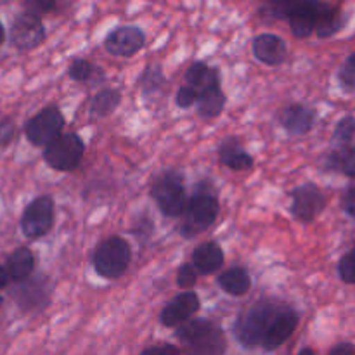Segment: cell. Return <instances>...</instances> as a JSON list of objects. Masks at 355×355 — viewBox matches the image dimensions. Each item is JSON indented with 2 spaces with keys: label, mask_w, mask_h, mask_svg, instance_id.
<instances>
[{
  "label": "cell",
  "mask_w": 355,
  "mask_h": 355,
  "mask_svg": "<svg viewBox=\"0 0 355 355\" xmlns=\"http://www.w3.org/2000/svg\"><path fill=\"white\" fill-rule=\"evenodd\" d=\"M151 198L158 205L165 217H180L187 203L186 186L182 173L177 170H166L155 179L151 186Z\"/></svg>",
  "instance_id": "277c9868"
},
{
  "label": "cell",
  "mask_w": 355,
  "mask_h": 355,
  "mask_svg": "<svg viewBox=\"0 0 355 355\" xmlns=\"http://www.w3.org/2000/svg\"><path fill=\"white\" fill-rule=\"evenodd\" d=\"M217 284L220 286L222 291L232 297H243L252 288V277H250L248 270L243 267H231V269L224 270L218 274Z\"/></svg>",
  "instance_id": "44dd1931"
},
{
  "label": "cell",
  "mask_w": 355,
  "mask_h": 355,
  "mask_svg": "<svg viewBox=\"0 0 355 355\" xmlns=\"http://www.w3.org/2000/svg\"><path fill=\"white\" fill-rule=\"evenodd\" d=\"M146 44V35L137 26H120L111 31L104 40V49L116 58H130Z\"/></svg>",
  "instance_id": "4fadbf2b"
},
{
  "label": "cell",
  "mask_w": 355,
  "mask_h": 355,
  "mask_svg": "<svg viewBox=\"0 0 355 355\" xmlns=\"http://www.w3.org/2000/svg\"><path fill=\"white\" fill-rule=\"evenodd\" d=\"M175 338L196 354L225 352V338L222 329L208 319H187L179 324Z\"/></svg>",
  "instance_id": "7a4b0ae2"
},
{
  "label": "cell",
  "mask_w": 355,
  "mask_h": 355,
  "mask_svg": "<svg viewBox=\"0 0 355 355\" xmlns=\"http://www.w3.org/2000/svg\"><path fill=\"white\" fill-rule=\"evenodd\" d=\"M279 305L281 304H276V302L263 300L253 305L246 312H243L234 326V335L238 342L243 347H248V349L262 345L263 335H266L267 328L270 326V321H272Z\"/></svg>",
  "instance_id": "3957f363"
},
{
  "label": "cell",
  "mask_w": 355,
  "mask_h": 355,
  "mask_svg": "<svg viewBox=\"0 0 355 355\" xmlns=\"http://www.w3.org/2000/svg\"><path fill=\"white\" fill-rule=\"evenodd\" d=\"M165 75H163L162 66H148L144 69V73L139 78V85H141V90L144 96H153V94H158L159 90L165 85Z\"/></svg>",
  "instance_id": "484cf974"
},
{
  "label": "cell",
  "mask_w": 355,
  "mask_h": 355,
  "mask_svg": "<svg viewBox=\"0 0 355 355\" xmlns=\"http://www.w3.org/2000/svg\"><path fill=\"white\" fill-rule=\"evenodd\" d=\"M253 55L267 66H277L284 62L288 55L286 42L274 33H262L253 38Z\"/></svg>",
  "instance_id": "2e32d148"
},
{
  "label": "cell",
  "mask_w": 355,
  "mask_h": 355,
  "mask_svg": "<svg viewBox=\"0 0 355 355\" xmlns=\"http://www.w3.org/2000/svg\"><path fill=\"white\" fill-rule=\"evenodd\" d=\"M196 99H198V90L194 89L193 85H189V83L180 87L179 92H177L175 96L177 106L182 107V110H187V107H191L193 104H196Z\"/></svg>",
  "instance_id": "d6a6232c"
},
{
  "label": "cell",
  "mask_w": 355,
  "mask_h": 355,
  "mask_svg": "<svg viewBox=\"0 0 355 355\" xmlns=\"http://www.w3.org/2000/svg\"><path fill=\"white\" fill-rule=\"evenodd\" d=\"M338 274L343 283L355 284V246L342 257L338 263Z\"/></svg>",
  "instance_id": "f546056e"
},
{
  "label": "cell",
  "mask_w": 355,
  "mask_h": 355,
  "mask_svg": "<svg viewBox=\"0 0 355 355\" xmlns=\"http://www.w3.org/2000/svg\"><path fill=\"white\" fill-rule=\"evenodd\" d=\"M338 80L345 90H349V92L355 90V52L350 54L349 58L345 59V62L340 66Z\"/></svg>",
  "instance_id": "f1b7e54d"
},
{
  "label": "cell",
  "mask_w": 355,
  "mask_h": 355,
  "mask_svg": "<svg viewBox=\"0 0 355 355\" xmlns=\"http://www.w3.org/2000/svg\"><path fill=\"white\" fill-rule=\"evenodd\" d=\"M54 227V200L51 196H38L24 208L21 217V231L26 238L38 239L49 234Z\"/></svg>",
  "instance_id": "9c48e42d"
},
{
  "label": "cell",
  "mask_w": 355,
  "mask_h": 355,
  "mask_svg": "<svg viewBox=\"0 0 355 355\" xmlns=\"http://www.w3.org/2000/svg\"><path fill=\"white\" fill-rule=\"evenodd\" d=\"M121 94L116 89H103L94 96L92 104H90V114L96 118H106L116 111L120 106Z\"/></svg>",
  "instance_id": "cb8c5ba5"
},
{
  "label": "cell",
  "mask_w": 355,
  "mask_h": 355,
  "mask_svg": "<svg viewBox=\"0 0 355 355\" xmlns=\"http://www.w3.org/2000/svg\"><path fill=\"white\" fill-rule=\"evenodd\" d=\"M322 166L328 172H338L345 177L355 179V146H336L324 158Z\"/></svg>",
  "instance_id": "ffe728a7"
},
{
  "label": "cell",
  "mask_w": 355,
  "mask_h": 355,
  "mask_svg": "<svg viewBox=\"0 0 355 355\" xmlns=\"http://www.w3.org/2000/svg\"><path fill=\"white\" fill-rule=\"evenodd\" d=\"M225 106V94L222 90L220 82L214 83V85H208L207 89L200 90L198 92L196 99V107L198 114H200L203 120H214L218 114L224 111Z\"/></svg>",
  "instance_id": "ac0fdd59"
},
{
  "label": "cell",
  "mask_w": 355,
  "mask_h": 355,
  "mask_svg": "<svg viewBox=\"0 0 355 355\" xmlns=\"http://www.w3.org/2000/svg\"><path fill=\"white\" fill-rule=\"evenodd\" d=\"M35 269V257L31 250L17 248L7 260V272L12 281H26Z\"/></svg>",
  "instance_id": "7402d4cb"
},
{
  "label": "cell",
  "mask_w": 355,
  "mask_h": 355,
  "mask_svg": "<svg viewBox=\"0 0 355 355\" xmlns=\"http://www.w3.org/2000/svg\"><path fill=\"white\" fill-rule=\"evenodd\" d=\"M186 80L189 85H193L200 92V90L207 89L208 85H214V83L220 82V71L217 68L208 66L207 62L198 61L187 68Z\"/></svg>",
  "instance_id": "603a6c76"
},
{
  "label": "cell",
  "mask_w": 355,
  "mask_h": 355,
  "mask_svg": "<svg viewBox=\"0 0 355 355\" xmlns=\"http://www.w3.org/2000/svg\"><path fill=\"white\" fill-rule=\"evenodd\" d=\"M279 123L290 135H304L314 128L315 110L305 104H290L279 114Z\"/></svg>",
  "instance_id": "9a60e30c"
},
{
  "label": "cell",
  "mask_w": 355,
  "mask_h": 355,
  "mask_svg": "<svg viewBox=\"0 0 355 355\" xmlns=\"http://www.w3.org/2000/svg\"><path fill=\"white\" fill-rule=\"evenodd\" d=\"M153 231H155V225H153L151 215L142 214V215H137V217H135L134 227H132L130 232L134 236H137V238L148 239L149 236L153 234Z\"/></svg>",
  "instance_id": "4dcf8cb0"
},
{
  "label": "cell",
  "mask_w": 355,
  "mask_h": 355,
  "mask_svg": "<svg viewBox=\"0 0 355 355\" xmlns=\"http://www.w3.org/2000/svg\"><path fill=\"white\" fill-rule=\"evenodd\" d=\"M326 194L315 184L307 182L291 191V214L300 222H312L326 208Z\"/></svg>",
  "instance_id": "30bf717a"
},
{
  "label": "cell",
  "mask_w": 355,
  "mask_h": 355,
  "mask_svg": "<svg viewBox=\"0 0 355 355\" xmlns=\"http://www.w3.org/2000/svg\"><path fill=\"white\" fill-rule=\"evenodd\" d=\"M68 76L75 82H94V78H97V82L104 78L103 69L97 68L96 64H92L87 59H75V61L69 64L68 68Z\"/></svg>",
  "instance_id": "d4e9b609"
},
{
  "label": "cell",
  "mask_w": 355,
  "mask_h": 355,
  "mask_svg": "<svg viewBox=\"0 0 355 355\" xmlns=\"http://www.w3.org/2000/svg\"><path fill=\"white\" fill-rule=\"evenodd\" d=\"M62 127H64V116L59 107L47 106L28 120V123L24 125V134L31 144L45 148L52 139L61 134Z\"/></svg>",
  "instance_id": "ba28073f"
},
{
  "label": "cell",
  "mask_w": 355,
  "mask_h": 355,
  "mask_svg": "<svg viewBox=\"0 0 355 355\" xmlns=\"http://www.w3.org/2000/svg\"><path fill=\"white\" fill-rule=\"evenodd\" d=\"M198 281L196 267L191 263H182L177 270V284L180 288H193Z\"/></svg>",
  "instance_id": "1f68e13d"
},
{
  "label": "cell",
  "mask_w": 355,
  "mask_h": 355,
  "mask_svg": "<svg viewBox=\"0 0 355 355\" xmlns=\"http://www.w3.org/2000/svg\"><path fill=\"white\" fill-rule=\"evenodd\" d=\"M298 0H262L260 14L263 19H286L288 12Z\"/></svg>",
  "instance_id": "4316f807"
},
{
  "label": "cell",
  "mask_w": 355,
  "mask_h": 355,
  "mask_svg": "<svg viewBox=\"0 0 355 355\" xmlns=\"http://www.w3.org/2000/svg\"><path fill=\"white\" fill-rule=\"evenodd\" d=\"M193 266L203 276L217 272L224 266V250L218 243L207 241L198 246L193 253Z\"/></svg>",
  "instance_id": "e0dca14e"
},
{
  "label": "cell",
  "mask_w": 355,
  "mask_h": 355,
  "mask_svg": "<svg viewBox=\"0 0 355 355\" xmlns=\"http://www.w3.org/2000/svg\"><path fill=\"white\" fill-rule=\"evenodd\" d=\"M165 352L180 354V349H177L175 345H158V347H149V349H146L142 354H165Z\"/></svg>",
  "instance_id": "8d00e7d4"
},
{
  "label": "cell",
  "mask_w": 355,
  "mask_h": 355,
  "mask_svg": "<svg viewBox=\"0 0 355 355\" xmlns=\"http://www.w3.org/2000/svg\"><path fill=\"white\" fill-rule=\"evenodd\" d=\"M355 141V116H345L336 123L333 132V144L347 146Z\"/></svg>",
  "instance_id": "83f0119b"
},
{
  "label": "cell",
  "mask_w": 355,
  "mask_h": 355,
  "mask_svg": "<svg viewBox=\"0 0 355 355\" xmlns=\"http://www.w3.org/2000/svg\"><path fill=\"white\" fill-rule=\"evenodd\" d=\"M3 38H6V30H3L2 23H0V45L3 44Z\"/></svg>",
  "instance_id": "ab89813d"
},
{
  "label": "cell",
  "mask_w": 355,
  "mask_h": 355,
  "mask_svg": "<svg viewBox=\"0 0 355 355\" xmlns=\"http://www.w3.org/2000/svg\"><path fill=\"white\" fill-rule=\"evenodd\" d=\"M132 259V248L127 239L120 236H111L99 243L92 255L96 272L104 279H118L123 276Z\"/></svg>",
  "instance_id": "5b68a950"
},
{
  "label": "cell",
  "mask_w": 355,
  "mask_h": 355,
  "mask_svg": "<svg viewBox=\"0 0 355 355\" xmlns=\"http://www.w3.org/2000/svg\"><path fill=\"white\" fill-rule=\"evenodd\" d=\"M218 210L220 207H218L215 187L208 182L198 184L193 196L187 198L186 208L180 215L182 217V227H180L182 234L186 238H193V236L207 231L217 220Z\"/></svg>",
  "instance_id": "6da1fadb"
},
{
  "label": "cell",
  "mask_w": 355,
  "mask_h": 355,
  "mask_svg": "<svg viewBox=\"0 0 355 355\" xmlns=\"http://www.w3.org/2000/svg\"><path fill=\"white\" fill-rule=\"evenodd\" d=\"M338 10V7L322 0H298L288 12L286 21L295 37L307 38Z\"/></svg>",
  "instance_id": "8992f818"
},
{
  "label": "cell",
  "mask_w": 355,
  "mask_h": 355,
  "mask_svg": "<svg viewBox=\"0 0 355 355\" xmlns=\"http://www.w3.org/2000/svg\"><path fill=\"white\" fill-rule=\"evenodd\" d=\"M218 158H220L222 165L227 168L234 170V172H243V170L252 168L253 158L241 144L238 139H227L218 148Z\"/></svg>",
  "instance_id": "d6986e66"
},
{
  "label": "cell",
  "mask_w": 355,
  "mask_h": 355,
  "mask_svg": "<svg viewBox=\"0 0 355 355\" xmlns=\"http://www.w3.org/2000/svg\"><path fill=\"white\" fill-rule=\"evenodd\" d=\"M342 208L349 217H352L355 220V184L354 186L347 187V191L343 193L342 198Z\"/></svg>",
  "instance_id": "836d02e7"
},
{
  "label": "cell",
  "mask_w": 355,
  "mask_h": 355,
  "mask_svg": "<svg viewBox=\"0 0 355 355\" xmlns=\"http://www.w3.org/2000/svg\"><path fill=\"white\" fill-rule=\"evenodd\" d=\"M83 153H85V144L82 137L75 132H68V134H59L45 146L44 159L52 170L73 172L82 163Z\"/></svg>",
  "instance_id": "52a82bcc"
},
{
  "label": "cell",
  "mask_w": 355,
  "mask_h": 355,
  "mask_svg": "<svg viewBox=\"0 0 355 355\" xmlns=\"http://www.w3.org/2000/svg\"><path fill=\"white\" fill-rule=\"evenodd\" d=\"M329 354L331 355H350V354H355V347L352 343H340V345L333 347L331 350H329Z\"/></svg>",
  "instance_id": "74e56055"
},
{
  "label": "cell",
  "mask_w": 355,
  "mask_h": 355,
  "mask_svg": "<svg viewBox=\"0 0 355 355\" xmlns=\"http://www.w3.org/2000/svg\"><path fill=\"white\" fill-rule=\"evenodd\" d=\"M300 354H314V350H312V349H304V350H300Z\"/></svg>",
  "instance_id": "60d3db41"
},
{
  "label": "cell",
  "mask_w": 355,
  "mask_h": 355,
  "mask_svg": "<svg viewBox=\"0 0 355 355\" xmlns=\"http://www.w3.org/2000/svg\"><path fill=\"white\" fill-rule=\"evenodd\" d=\"M198 311H200V297L194 291H186L177 295L163 307L159 321L166 328H175L193 318Z\"/></svg>",
  "instance_id": "5bb4252c"
},
{
  "label": "cell",
  "mask_w": 355,
  "mask_h": 355,
  "mask_svg": "<svg viewBox=\"0 0 355 355\" xmlns=\"http://www.w3.org/2000/svg\"><path fill=\"white\" fill-rule=\"evenodd\" d=\"M45 40V28L40 16L31 10L16 17L10 28V42L19 51H31Z\"/></svg>",
  "instance_id": "7c38bea8"
},
{
  "label": "cell",
  "mask_w": 355,
  "mask_h": 355,
  "mask_svg": "<svg viewBox=\"0 0 355 355\" xmlns=\"http://www.w3.org/2000/svg\"><path fill=\"white\" fill-rule=\"evenodd\" d=\"M26 6L31 12H49L55 7V0H26Z\"/></svg>",
  "instance_id": "e575fe53"
},
{
  "label": "cell",
  "mask_w": 355,
  "mask_h": 355,
  "mask_svg": "<svg viewBox=\"0 0 355 355\" xmlns=\"http://www.w3.org/2000/svg\"><path fill=\"white\" fill-rule=\"evenodd\" d=\"M7 283H9V272H7V269H3V267L0 266V290L6 288Z\"/></svg>",
  "instance_id": "f35d334b"
},
{
  "label": "cell",
  "mask_w": 355,
  "mask_h": 355,
  "mask_svg": "<svg viewBox=\"0 0 355 355\" xmlns=\"http://www.w3.org/2000/svg\"><path fill=\"white\" fill-rule=\"evenodd\" d=\"M14 128L10 121H0V144H7L12 139Z\"/></svg>",
  "instance_id": "d590c367"
},
{
  "label": "cell",
  "mask_w": 355,
  "mask_h": 355,
  "mask_svg": "<svg viewBox=\"0 0 355 355\" xmlns=\"http://www.w3.org/2000/svg\"><path fill=\"white\" fill-rule=\"evenodd\" d=\"M298 322H300V315L295 309L288 307V305H279V309L274 314L270 326L267 328L266 335L262 340V349L263 350H276L283 345L284 342L291 338V335L295 333V329L298 328Z\"/></svg>",
  "instance_id": "8fae6325"
}]
</instances>
